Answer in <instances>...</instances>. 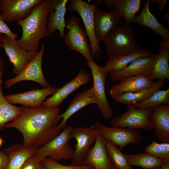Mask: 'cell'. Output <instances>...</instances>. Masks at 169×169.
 Returning a JSON list of instances; mask_svg holds the SVG:
<instances>
[{
    "mask_svg": "<svg viewBox=\"0 0 169 169\" xmlns=\"http://www.w3.org/2000/svg\"><path fill=\"white\" fill-rule=\"evenodd\" d=\"M60 110L59 108L23 107L22 114L16 119L7 124L6 128H15L22 134L23 146L38 149L58 135L62 130L58 127Z\"/></svg>",
    "mask_w": 169,
    "mask_h": 169,
    "instance_id": "1",
    "label": "cell"
},
{
    "mask_svg": "<svg viewBox=\"0 0 169 169\" xmlns=\"http://www.w3.org/2000/svg\"><path fill=\"white\" fill-rule=\"evenodd\" d=\"M50 0H43L35 6L29 15L16 23L22 28L21 38L16 40L20 49L38 52L40 40L50 35L47 28Z\"/></svg>",
    "mask_w": 169,
    "mask_h": 169,
    "instance_id": "2",
    "label": "cell"
},
{
    "mask_svg": "<svg viewBox=\"0 0 169 169\" xmlns=\"http://www.w3.org/2000/svg\"><path fill=\"white\" fill-rule=\"evenodd\" d=\"M109 59L114 56L134 52L139 48L135 33L129 24L117 26L103 40Z\"/></svg>",
    "mask_w": 169,
    "mask_h": 169,
    "instance_id": "3",
    "label": "cell"
},
{
    "mask_svg": "<svg viewBox=\"0 0 169 169\" xmlns=\"http://www.w3.org/2000/svg\"><path fill=\"white\" fill-rule=\"evenodd\" d=\"M73 127L71 125L67 126L59 135L38 149L33 155L40 161L48 156L56 162L61 160H72L74 150L71 147L69 141Z\"/></svg>",
    "mask_w": 169,
    "mask_h": 169,
    "instance_id": "4",
    "label": "cell"
},
{
    "mask_svg": "<svg viewBox=\"0 0 169 169\" xmlns=\"http://www.w3.org/2000/svg\"><path fill=\"white\" fill-rule=\"evenodd\" d=\"M68 9L70 12H76L83 20L85 33L89 40L91 55L93 59H98L102 51L97 41L94 32L93 13L97 4H90L83 0L70 1Z\"/></svg>",
    "mask_w": 169,
    "mask_h": 169,
    "instance_id": "5",
    "label": "cell"
},
{
    "mask_svg": "<svg viewBox=\"0 0 169 169\" xmlns=\"http://www.w3.org/2000/svg\"><path fill=\"white\" fill-rule=\"evenodd\" d=\"M128 106L124 113L110 119L109 123L112 126L141 129L147 131L154 129L151 120L154 108L141 109L131 105Z\"/></svg>",
    "mask_w": 169,
    "mask_h": 169,
    "instance_id": "6",
    "label": "cell"
},
{
    "mask_svg": "<svg viewBox=\"0 0 169 169\" xmlns=\"http://www.w3.org/2000/svg\"><path fill=\"white\" fill-rule=\"evenodd\" d=\"M80 19L71 16L66 22L68 29L64 38L65 44L71 50L81 54L87 60H93L87 36L79 24Z\"/></svg>",
    "mask_w": 169,
    "mask_h": 169,
    "instance_id": "7",
    "label": "cell"
},
{
    "mask_svg": "<svg viewBox=\"0 0 169 169\" xmlns=\"http://www.w3.org/2000/svg\"><path fill=\"white\" fill-rule=\"evenodd\" d=\"M97 133L121 148L131 144L138 145L142 140V132L136 129L107 127L98 122L94 125Z\"/></svg>",
    "mask_w": 169,
    "mask_h": 169,
    "instance_id": "8",
    "label": "cell"
},
{
    "mask_svg": "<svg viewBox=\"0 0 169 169\" xmlns=\"http://www.w3.org/2000/svg\"><path fill=\"white\" fill-rule=\"evenodd\" d=\"M87 64L92 75L93 86L98 99V108L105 118L110 120L113 116V112L106 98L105 92L106 78L109 73L103 67L98 65L94 60H87Z\"/></svg>",
    "mask_w": 169,
    "mask_h": 169,
    "instance_id": "9",
    "label": "cell"
},
{
    "mask_svg": "<svg viewBox=\"0 0 169 169\" xmlns=\"http://www.w3.org/2000/svg\"><path fill=\"white\" fill-rule=\"evenodd\" d=\"M45 50V44L43 43L35 57L24 69L16 77L6 81L5 87L9 88L18 82L25 80L36 82L44 88L50 87V84L44 77L42 69V60Z\"/></svg>",
    "mask_w": 169,
    "mask_h": 169,
    "instance_id": "10",
    "label": "cell"
},
{
    "mask_svg": "<svg viewBox=\"0 0 169 169\" xmlns=\"http://www.w3.org/2000/svg\"><path fill=\"white\" fill-rule=\"evenodd\" d=\"M97 134L93 125L89 127H73L70 133V138L75 139L76 143L74 145L75 149L71 165H83L84 158L90 146L95 142Z\"/></svg>",
    "mask_w": 169,
    "mask_h": 169,
    "instance_id": "11",
    "label": "cell"
},
{
    "mask_svg": "<svg viewBox=\"0 0 169 169\" xmlns=\"http://www.w3.org/2000/svg\"><path fill=\"white\" fill-rule=\"evenodd\" d=\"M43 0H0V14L6 23L25 19Z\"/></svg>",
    "mask_w": 169,
    "mask_h": 169,
    "instance_id": "12",
    "label": "cell"
},
{
    "mask_svg": "<svg viewBox=\"0 0 169 169\" xmlns=\"http://www.w3.org/2000/svg\"><path fill=\"white\" fill-rule=\"evenodd\" d=\"M3 48L13 65V72L17 75L24 69L38 52L20 49L17 45L16 39H13L7 35L4 36Z\"/></svg>",
    "mask_w": 169,
    "mask_h": 169,
    "instance_id": "13",
    "label": "cell"
},
{
    "mask_svg": "<svg viewBox=\"0 0 169 169\" xmlns=\"http://www.w3.org/2000/svg\"><path fill=\"white\" fill-rule=\"evenodd\" d=\"M121 17L116 8L108 12L100 11L97 6L93 13L94 32L99 43L115 28L119 25Z\"/></svg>",
    "mask_w": 169,
    "mask_h": 169,
    "instance_id": "14",
    "label": "cell"
},
{
    "mask_svg": "<svg viewBox=\"0 0 169 169\" xmlns=\"http://www.w3.org/2000/svg\"><path fill=\"white\" fill-rule=\"evenodd\" d=\"M90 80L89 73L81 70L74 78L58 89L51 97L44 101L40 107L47 109L58 108L69 94L81 86L88 84Z\"/></svg>",
    "mask_w": 169,
    "mask_h": 169,
    "instance_id": "15",
    "label": "cell"
},
{
    "mask_svg": "<svg viewBox=\"0 0 169 169\" xmlns=\"http://www.w3.org/2000/svg\"><path fill=\"white\" fill-rule=\"evenodd\" d=\"M57 88L50 86L43 89H35L21 93L5 96V99L12 104H20L23 107L37 108L41 107L46 97L53 95L58 90Z\"/></svg>",
    "mask_w": 169,
    "mask_h": 169,
    "instance_id": "16",
    "label": "cell"
},
{
    "mask_svg": "<svg viewBox=\"0 0 169 169\" xmlns=\"http://www.w3.org/2000/svg\"><path fill=\"white\" fill-rule=\"evenodd\" d=\"M157 54L137 58L129 64L123 69L110 72L109 78L116 81L128 77L141 75H151L152 69Z\"/></svg>",
    "mask_w": 169,
    "mask_h": 169,
    "instance_id": "17",
    "label": "cell"
},
{
    "mask_svg": "<svg viewBox=\"0 0 169 169\" xmlns=\"http://www.w3.org/2000/svg\"><path fill=\"white\" fill-rule=\"evenodd\" d=\"M119 83L112 86L110 93L114 99L125 92H136L147 90L151 88L155 81L149 75H141L122 79Z\"/></svg>",
    "mask_w": 169,
    "mask_h": 169,
    "instance_id": "18",
    "label": "cell"
},
{
    "mask_svg": "<svg viewBox=\"0 0 169 169\" xmlns=\"http://www.w3.org/2000/svg\"><path fill=\"white\" fill-rule=\"evenodd\" d=\"M68 2V0H50L47 26L50 35L58 30L60 37L64 38L66 27L65 16Z\"/></svg>",
    "mask_w": 169,
    "mask_h": 169,
    "instance_id": "19",
    "label": "cell"
},
{
    "mask_svg": "<svg viewBox=\"0 0 169 169\" xmlns=\"http://www.w3.org/2000/svg\"><path fill=\"white\" fill-rule=\"evenodd\" d=\"M97 97L93 86L78 93L71 101L67 109L59 115V120H62L58 127L60 129H63L67 126V121L73 114L85 106L92 104H97Z\"/></svg>",
    "mask_w": 169,
    "mask_h": 169,
    "instance_id": "20",
    "label": "cell"
},
{
    "mask_svg": "<svg viewBox=\"0 0 169 169\" xmlns=\"http://www.w3.org/2000/svg\"><path fill=\"white\" fill-rule=\"evenodd\" d=\"M83 165L90 166L94 169H114L108 156L103 138L98 133L94 146L90 149L84 158Z\"/></svg>",
    "mask_w": 169,
    "mask_h": 169,
    "instance_id": "21",
    "label": "cell"
},
{
    "mask_svg": "<svg viewBox=\"0 0 169 169\" xmlns=\"http://www.w3.org/2000/svg\"><path fill=\"white\" fill-rule=\"evenodd\" d=\"M154 133L162 142L169 143V104H163L154 108L151 115Z\"/></svg>",
    "mask_w": 169,
    "mask_h": 169,
    "instance_id": "22",
    "label": "cell"
},
{
    "mask_svg": "<svg viewBox=\"0 0 169 169\" xmlns=\"http://www.w3.org/2000/svg\"><path fill=\"white\" fill-rule=\"evenodd\" d=\"M150 4L149 0L144 2L140 14L135 17L132 22L149 28L163 39L169 41V29L160 23L151 13L149 10Z\"/></svg>",
    "mask_w": 169,
    "mask_h": 169,
    "instance_id": "23",
    "label": "cell"
},
{
    "mask_svg": "<svg viewBox=\"0 0 169 169\" xmlns=\"http://www.w3.org/2000/svg\"><path fill=\"white\" fill-rule=\"evenodd\" d=\"M153 54L151 51L144 49H139L130 53L113 56L102 67L108 73L119 71L123 69L135 59L141 57L149 56Z\"/></svg>",
    "mask_w": 169,
    "mask_h": 169,
    "instance_id": "24",
    "label": "cell"
},
{
    "mask_svg": "<svg viewBox=\"0 0 169 169\" xmlns=\"http://www.w3.org/2000/svg\"><path fill=\"white\" fill-rule=\"evenodd\" d=\"M38 148L25 147L20 144H14L5 150L9 157L8 165L6 169H21L25 161L32 155Z\"/></svg>",
    "mask_w": 169,
    "mask_h": 169,
    "instance_id": "25",
    "label": "cell"
},
{
    "mask_svg": "<svg viewBox=\"0 0 169 169\" xmlns=\"http://www.w3.org/2000/svg\"><path fill=\"white\" fill-rule=\"evenodd\" d=\"M104 2L109 9H116L128 24L132 22L141 9V0H105Z\"/></svg>",
    "mask_w": 169,
    "mask_h": 169,
    "instance_id": "26",
    "label": "cell"
},
{
    "mask_svg": "<svg viewBox=\"0 0 169 169\" xmlns=\"http://www.w3.org/2000/svg\"><path fill=\"white\" fill-rule=\"evenodd\" d=\"M164 79H158L150 88L136 92H125L118 95L114 100L118 103L131 105L143 101L150 96L154 92L160 90L164 85Z\"/></svg>",
    "mask_w": 169,
    "mask_h": 169,
    "instance_id": "27",
    "label": "cell"
},
{
    "mask_svg": "<svg viewBox=\"0 0 169 169\" xmlns=\"http://www.w3.org/2000/svg\"><path fill=\"white\" fill-rule=\"evenodd\" d=\"M23 107H18L9 103L3 92L2 84H0V130L6 125L18 118L22 114Z\"/></svg>",
    "mask_w": 169,
    "mask_h": 169,
    "instance_id": "28",
    "label": "cell"
},
{
    "mask_svg": "<svg viewBox=\"0 0 169 169\" xmlns=\"http://www.w3.org/2000/svg\"><path fill=\"white\" fill-rule=\"evenodd\" d=\"M125 155L131 166H138L143 169H159L164 163L157 157L147 153Z\"/></svg>",
    "mask_w": 169,
    "mask_h": 169,
    "instance_id": "29",
    "label": "cell"
},
{
    "mask_svg": "<svg viewBox=\"0 0 169 169\" xmlns=\"http://www.w3.org/2000/svg\"><path fill=\"white\" fill-rule=\"evenodd\" d=\"M151 75L155 79H169V48L159 47Z\"/></svg>",
    "mask_w": 169,
    "mask_h": 169,
    "instance_id": "30",
    "label": "cell"
},
{
    "mask_svg": "<svg viewBox=\"0 0 169 169\" xmlns=\"http://www.w3.org/2000/svg\"><path fill=\"white\" fill-rule=\"evenodd\" d=\"M103 138L107 153L114 169H131L121 149L107 139Z\"/></svg>",
    "mask_w": 169,
    "mask_h": 169,
    "instance_id": "31",
    "label": "cell"
},
{
    "mask_svg": "<svg viewBox=\"0 0 169 169\" xmlns=\"http://www.w3.org/2000/svg\"><path fill=\"white\" fill-rule=\"evenodd\" d=\"M163 104H169V89L157 90L146 99L134 104L131 106L141 109L154 108Z\"/></svg>",
    "mask_w": 169,
    "mask_h": 169,
    "instance_id": "32",
    "label": "cell"
},
{
    "mask_svg": "<svg viewBox=\"0 0 169 169\" xmlns=\"http://www.w3.org/2000/svg\"><path fill=\"white\" fill-rule=\"evenodd\" d=\"M146 153L157 157L163 162L169 161V143H158L154 141L145 148Z\"/></svg>",
    "mask_w": 169,
    "mask_h": 169,
    "instance_id": "33",
    "label": "cell"
},
{
    "mask_svg": "<svg viewBox=\"0 0 169 169\" xmlns=\"http://www.w3.org/2000/svg\"><path fill=\"white\" fill-rule=\"evenodd\" d=\"M43 169H94L93 167L84 165L66 166L59 163L50 158H45L41 161Z\"/></svg>",
    "mask_w": 169,
    "mask_h": 169,
    "instance_id": "34",
    "label": "cell"
},
{
    "mask_svg": "<svg viewBox=\"0 0 169 169\" xmlns=\"http://www.w3.org/2000/svg\"><path fill=\"white\" fill-rule=\"evenodd\" d=\"M21 169H43L41 161L33 154L25 161Z\"/></svg>",
    "mask_w": 169,
    "mask_h": 169,
    "instance_id": "35",
    "label": "cell"
},
{
    "mask_svg": "<svg viewBox=\"0 0 169 169\" xmlns=\"http://www.w3.org/2000/svg\"><path fill=\"white\" fill-rule=\"evenodd\" d=\"M0 34H4L13 39L16 40L18 37L17 34L13 33L0 14Z\"/></svg>",
    "mask_w": 169,
    "mask_h": 169,
    "instance_id": "36",
    "label": "cell"
},
{
    "mask_svg": "<svg viewBox=\"0 0 169 169\" xmlns=\"http://www.w3.org/2000/svg\"><path fill=\"white\" fill-rule=\"evenodd\" d=\"M9 161V156L5 150L0 151V169H6Z\"/></svg>",
    "mask_w": 169,
    "mask_h": 169,
    "instance_id": "37",
    "label": "cell"
},
{
    "mask_svg": "<svg viewBox=\"0 0 169 169\" xmlns=\"http://www.w3.org/2000/svg\"><path fill=\"white\" fill-rule=\"evenodd\" d=\"M150 3H157L159 4V8L161 11L164 9L166 4L168 1L167 0H149Z\"/></svg>",
    "mask_w": 169,
    "mask_h": 169,
    "instance_id": "38",
    "label": "cell"
},
{
    "mask_svg": "<svg viewBox=\"0 0 169 169\" xmlns=\"http://www.w3.org/2000/svg\"><path fill=\"white\" fill-rule=\"evenodd\" d=\"M159 47L169 48V41L163 39L159 44Z\"/></svg>",
    "mask_w": 169,
    "mask_h": 169,
    "instance_id": "39",
    "label": "cell"
},
{
    "mask_svg": "<svg viewBox=\"0 0 169 169\" xmlns=\"http://www.w3.org/2000/svg\"><path fill=\"white\" fill-rule=\"evenodd\" d=\"M159 169H169V161L164 163Z\"/></svg>",
    "mask_w": 169,
    "mask_h": 169,
    "instance_id": "40",
    "label": "cell"
},
{
    "mask_svg": "<svg viewBox=\"0 0 169 169\" xmlns=\"http://www.w3.org/2000/svg\"><path fill=\"white\" fill-rule=\"evenodd\" d=\"M162 18L169 22V12L167 11L166 13L162 16Z\"/></svg>",
    "mask_w": 169,
    "mask_h": 169,
    "instance_id": "41",
    "label": "cell"
},
{
    "mask_svg": "<svg viewBox=\"0 0 169 169\" xmlns=\"http://www.w3.org/2000/svg\"><path fill=\"white\" fill-rule=\"evenodd\" d=\"M3 34H0V49L3 48Z\"/></svg>",
    "mask_w": 169,
    "mask_h": 169,
    "instance_id": "42",
    "label": "cell"
},
{
    "mask_svg": "<svg viewBox=\"0 0 169 169\" xmlns=\"http://www.w3.org/2000/svg\"><path fill=\"white\" fill-rule=\"evenodd\" d=\"M4 62L2 57L0 56V71L3 69Z\"/></svg>",
    "mask_w": 169,
    "mask_h": 169,
    "instance_id": "43",
    "label": "cell"
},
{
    "mask_svg": "<svg viewBox=\"0 0 169 169\" xmlns=\"http://www.w3.org/2000/svg\"><path fill=\"white\" fill-rule=\"evenodd\" d=\"M4 73L3 69L0 71V84H2V78Z\"/></svg>",
    "mask_w": 169,
    "mask_h": 169,
    "instance_id": "44",
    "label": "cell"
},
{
    "mask_svg": "<svg viewBox=\"0 0 169 169\" xmlns=\"http://www.w3.org/2000/svg\"><path fill=\"white\" fill-rule=\"evenodd\" d=\"M3 143V139L0 137V147L1 146Z\"/></svg>",
    "mask_w": 169,
    "mask_h": 169,
    "instance_id": "45",
    "label": "cell"
}]
</instances>
